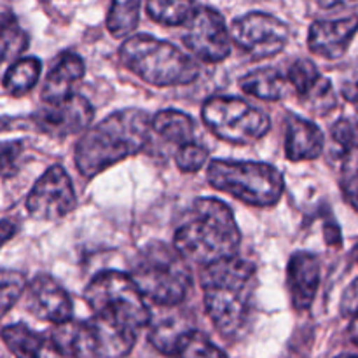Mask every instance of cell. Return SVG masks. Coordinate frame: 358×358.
Wrapping results in <instances>:
<instances>
[{
    "label": "cell",
    "instance_id": "30",
    "mask_svg": "<svg viewBox=\"0 0 358 358\" xmlns=\"http://www.w3.org/2000/svg\"><path fill=\"white\" fill-rule=\"evenodd\" d=\"M341 189L346 201L358 210V145L343 156Z\"/></svg>",
    "mask_w": 358,
    "mask_h": 358
},
{
    "label": "cell",
    "instance_id": "2",
    "mask_svg": "<svg viewBox=\"0 0 358 358\" xmlns=\"http://www.w3.org/2000/svg\"><path fill=\"white\" fill-rule=\"evenodd\" d=\"M206 315L226 338L241 336L252 322L257 290L254 264L240 257L224 259L201 269Z\"/></svg>",
    "mask_w": 358,
    "mask_h": 358
},
{
    "label": "cell",
    "instance_id": "39",
    "mask_svg": "<svg viewBox=\"0 0 358 358\" xmlns=\"http://www.w3.org/2000/svg\"><path fill=\"white\" fill-rule=\"evenodd\" d=\"M343 358H358V357H343Z\"/></svg>",
    "mask_w": 358,
    "mask_h": 358
},
{
    "label": "cell",
    "instance_id": "9",
    "mask_svg": "<svg viewBox=\"0 0 358 358\" xmlns=\"http://www.w3.org/2000/svg\"><path fill=\"white\" fill-rule=\"evenodd\" d=\"M229 31L234 44L247 51L254 59L280 55L290 38L289 24L268 13L245 14L234 20Z\"/></svg>",
    "mask_w": 358,
    "mask_h": 358
},
{
    "label": "cell",
    "instance_id": "13",
    "mask_svg": "<svg viewBox=\"0 0 358 358\" xmlns=\"http://www.w3.org/2000/svg\"><path fill=\"white\" fill-rule=\"evenodd\" d=\"M24 306L37 320L62 325L72 320V301L66 290L49 275H37L27 287Z\"/></svg>",
    "mask_w": 358,
    "mask_h": 358
},
{
    "label": "cell",
    "instance_id": "25",
    "mask_svg": "<svg viewBox=\"0 0 358 358\" xmlns=\"http://www.w3.org/2000/svg\"><path fill=\"white\" fill-rule=\"evenodd\" d=\"M28 35L13 10H0V63L17 62L27 51Z\"/></svg>",
    "mask_w": 358,
    "mask_h": 358
},
{
    "label": "cell",
    "instance_id": "6",
    "mask_svg": "<svg viewBox=\"0 0 358 358\" xmlns=\"http://www.w3.org/2000/svg\"><path fill=\"white\" fill-rule=\"evenodd\" d=\"M119 55L129 72L152 86H185L199 76L198 63L191 56L152 35L138 34L126 38Z\"/></svg>",
    "mask_w": 358,
    "mask_h": 358
},
{
    "label": "cell",
    "instance_id": "34",
    "mask_svg": "<svg viewBox=\"0 0 358 358\" xmlns=\"http://www.w3.org/2000/svg\"><path fill=\"white\" fill-rule=\"evenodd\" d=\"M341 313L345 317H358V278L348 285L341 297Z\"/></svg>",
    "mask_w": 358,
    "mask_h": 358
},
{
    "label": "cell",
    "instance_id": "32",
    "mask_svg": "<svg viewBox=\"0 0 358 358\" xmlns=\"http://www.w3.org/2000/svg\"><path fill=\"white\" fill-rule=\"evenodd\" d=\"M24 154V143L20 140L0 142V177L10 178L20 170Z\"/></svg>",
    "mask_w": 358,
    "mask_h": 358
},
{
    "label": "cell",
    "instance_id": "8",
    "mask_svg": "<svg viewBox=\"0 0 358 358\" xmlns=\"http://www.w3.org/2000/svg\"><path fill=\"white\" fill-rule=\"evenodd\" d=\"M201 117L213 135L236 145L257 142L271 128L266 112L233 96L210 98L203 105Z\"/></svg>",
    "mask_w": 358,
    "mask_h": 358
},
{
    "label": "cell",
    "instance_id": "24",
    "mask_svg": "<svg viewBox=\"0 0 358 358\" xmlns=\"http://www.w3.org/2000/svg\"><path fill=\"white\" fill-rule=\"evenodd\" d=\"M42 63L41 59L28 56V58H20L17 62H13V65L7 69L6 76L2 79V86L9 96L21 98L27 93H30L38 83L41 77Z\"/></svg>",
    "mask_w": 358,
    "mask_h": 358
},
{
    "label": "cell",
    "instance_id": "11",
    "mask_svg": "<svg viewBox=\"0 0 358 358\" xmlns=\"http://www.w3.org/2000/svg\"><path fill=\"white\" fill-rule=\"evenodd\" d=\"M76 191L63 166L48 168L27 196L30 217L42 222H55L76 210Z\"/></svg>",
    "mask_w": 358,
    "mask_h": 358
},
{
    "label": "cell",
    "instance_id": "16",
    "mask_svg": "<svg viewBox=\"0 0 358 358\" xmlns=\"http://www.w3.org/2000/svg\"><path fill=\"white\" fill-rule=\"evenodd\" d=\"M320 259L311 252H296L287 266V287L290 301L297 311H304L313 304L320 287Z\"/></svg>",
    "mask_w": 358,
    "mask_h": 358
},
{
    "label": "cell",
    "instance_id": "33",
    "mask_svg": "<svg viewBox=\"0 0 358 358\" xmlns=\"http://www.w3.org/2000/svg\"><path fill=\"white\" fill-rule=\"evenodd\" d=\"M331 135H332V142H334L336 145L341 147L343 156H345L346 152H350L352 149H355L358 145L357 131L348 119H339V121L332 126Z\"/></svg>",
    "mask_w": 358,
    "mask_h": 358
},
{
    "label": "cell",
    "instance_id": "35",
    "mask_svg": "<svg viewBox=\"0 0 358 358\" xmlns=\"http://www.w3.org/2000/svg\"><path fill=\"white\" fill-rule=\"evenodd\" d=\"M341 91H343V96H345L346 100L358 105V73L357 76H353L352 79L345 80Z\"/></svg>",
    "mask_w": 358,
    "mask_h": 358
},
{
    "label": "cell",
    "instance_id": "36",
    "mask_svg": "<svg viewBox=\"0 0 358 358\" xmlns=\"http://www.w3.org/2000/svg\"><path fill=\"white\" fill-rule=\"evenodd\" d=\"M14 234H16V224L10 222V220H2L0 222V247L6 245Z\"/></svg>",
    "mask_w": 358,
    "mask_h": 358
},
{
    "label": "cell",
    "instance_id": "23",
    "mask_svg": "<svg viewBox=\"0 0 358 358\" xmlns=\"http://www.w3.org/2000/svg\"><path fill=\"white\" fill-rule=\"evenodd\" d=\"M240 87L250 96L275 101L289 91L290 84L287 77L282 76L278 70L266 66V69H257L241 77Z\"/></svg>",
    "mask_w": 358,
    "mask_h": 358
},
{
    "label": "cell",
    "instance_id": "38",
    "mask_svg": "<svg viewBox=\"0 0 358 358\" xmlns=\"http://www.w3.org/2000/svg\"><path fill=\"white\" fill-rule=\"evenodd\" d=\"M353 261L358 264V243L355 245V248H353Z\"/></svg>",
    "mask_w": 358,
    "mask_h": 358
},
{
    "label": "cell",
    "instance_id": "19",
    "mask_svg": "<svg viewBox=\"0 0 358 358\" xmlns=\"http://www.w3.org/2000/svg\"><path fill=\"white\" fill-rule=\"evenodd\" d=\"M2 341L16 358H66L49 339L24 324L9 325L2 331Z\"/></svg>",
    "mask_w": 358,
    "mask_h": 358
},
{
    "label": "cell",
    "instance_id": "18",
    "mask_svg": "<svg viewBox=\"0 0 358 358\" xmlns=\"http://www.w3.org/2000/svg\"><path fill=\"white\" fill-rule=\"evenodd\" d=\"M325 145L324 133L315 122L301 117V115H289L285 128V154L287 159L294 161H311L317 159Z\"/></svg>",
    "mask_w": 358,
    "mask_h": 358
},
{
    "label": "cell",
    "instance_id": "27",
    "mask_svg": "<svg viewBox=\"0 0 358 358\" xmlns=\"http://www.w3.org/2000/svg\"><path fill=\"white\" fill-rule=\"evenodd\" d=\"M196 6L194 2H185V0H178V2H161V0H152L147 3V13H149L150 20L157 21L166 27H184L189 21L191 14L194 13Z\"/></svg>",
    "mask_w": 358,
    "mask_h": 358
},
{
    "label": "cell",
    "instance_id": "5",
    "mask_svg": "<svg viewBox=\"0 0 358 358\" xmlns=\"http://www.w3.org/2000/svg\"><path fill=\"white\" fill-rule=\"evenodd\" d=\"M131 280L145 299L159 308H178L192 292V271L173 245L149 241L136 254Z\"/></svg>",
    "mask_w": 358,
    "mask_h": 358
},
{
    "label": "cell",
    "instance_id": "1",
    "mask_svg": "<svg viewBox=\"0 0 358 358\" xmlns=\"http://www.w3.org/2000/svg\"><path fill=\"white\" fill-rule=\"evenodd\" d=\"M84 301L93 313L87 325L96 358H124L152 320L145 297L124 273H98L87 283Z\"/></svg>",
    "mask_w": 358,
    "mask_h": 358
},
{
    "label": "cell",
    "instance_id": "29",
    "mask_svg": "<svg viewBox=\"0 0 358 358\" xmlns=\"http://www.w3.org/2000/svg\"><path fill=\"white\" fill-rule=\"evenodd\" d=\"M173 358H227L226 353L213 345L205 334L192 331L178 343Z\"/></svg>",
    "mask_w": 358,
    "mask_h": 358
},
{
    "label": "cell",
    "instance_id": "15",
    "mask_svg": "<svg viewBox=\"0 0 358 358\" xmlns=\"http://www.w3.org/2000/svg\"><path fill=\"white\" fill-rule=\"evenodd\" d=\"M358 31V16L339 20L315 21L308 35V45L313 55L327 59H338L348 51L350 42Z\"/></svg>",
    "mask_w": 358,
    "mask_h": 358
},
{
    "label": "cell",
    "instance_id": "20",
    "mask_svg": "<svg viewBox=\"0 0 358 358\" xmlns=\"http://www.w3.org/2000/svg\"><path fill=\"white\" fill-rule=\"evenodd\" d=\"M49 339L66 358H96L94 341L87 322H66L55 325L49 332Z\"/></svg>",
    "mask_w": 358,
    "mask_h": 358
},
{
    "label": "cell",
    "instance_id": "12",
    "mask_svg": "<svg viewBox=\"0 0 358 358\" xmlns=\"http://www.w3.org/2000/svg\"><path fill=\"white\" fill-rule=\"evenodd\" d=\"M94 117V110L90 101L84 96H72L70 100L58 105H44L31 115V122L41 133L55 138L76 135V133L87 131L91 121Z\"/></svg>",
    "mask_w": 358,
    "mask_h": 358
},
{
    "label": "cell",
    "instance_id": "10",
    "mask_svg": "<svg viewBox=\"0 0 358 358\" xmlns=\"http://www.w3.org/2000/svg\"><path fill=\"white\" fill-rule=\"evenodd\" d=\"M184 28L182 41L196 58L206 63H219L229 56L233 38L224 16L217 9L198 3Z\"/></svg>",
    "mask_w": 358,
    "mask_h": 358
},
{
    "label": "cell",
    "instance_id": "17",
    "mask_svg": "<svg viewBox=\"0 0 358 358\" xmlns=\"http://www.w3.org/2000/svg\"><path fill=\"white\" fill-rule=\"evenodd\" d=\"M84 77V62L76 52H65L45 76L41 90L44 105H58L76 96V87Z\"/></svg>",
    "mask_w": 358,
    "mask_h": 358
},
{
    "label": "cell",
    "instance_id": "31",
    "mask_svg": "<svg viewBox=\"0 0 358 358\" xmlns=\"http://www.w3.org/2000/svg\"><path fill=\"white\" fill-rule=\"evenodd\" d=\"M208 150L199 143L191 142L187 145L178 147L177 154H175V163H177L178 170L184 173H194L201 168L206 166L208 163Z\"/></svg>",
    "mask_w": 358,
    "mask_h": 358
},
{
    "label": "cell",
    "instance_id": "14",
    "mask_svg": "<svg viewBox=\"0 0 358 358\" xmlns=\"http://www.w3.org/2000/svg\"><path fill=\"white\" fill-rule=\"evenodd\" d=\"M287 80L301 103L315 114H327L338 105L332 83L322 76L311 59H296L287 73Z\"/></svg>",
    "mask_w": 358,
    "mask_h": 358
},
{
    "label": "cell",
    "instance_id": "3",
    "mask_svg": "<svg viewBox=\"0 0 358 358\" xmlns=\"http://www.w3.org/2000/svg\"><path fill=\"white\" fill-rule=\"evenodd\" d=\"M241 234L233 212L215 198H199L175 231L173 247L187 262L201 268L238 257Z\"/></svg>",
    "mask_w": 358,
    "mask_h": 358
},
{
    "label": "cell",
    "instance_id": "37",
    "mask_svg": "<svg viewBox=\"0 0 358 358\" xmlns=\"http://www.w3.org/2000/svg\"><path fill=\"white\" fill-rule=\"evenodd\" d=\"M348 332H350V338H352V341L355 343V345L358 346V317H355V318H353V320H352V324H350Z\"/></svg>",
    "mask_w": 358,
    "mask_h": 358
},
{
    "label": "cell",
    "instance_id": "7",
    "mask_svg": "<svg viewBox=\"0 0 358 358\" xmlns=\"http://www.w3.org/2000/svg\"><path fill=\"white\" fill-rule=\"evenodd\" d=\"M206 177L213 189L259 208L275 206L285 187L275 166L255 161L215 159L206 168Z\"/></svg>",
    "mask_w": 358,
    "mask_h": 358
},
{
    "label": "cell",
    "instance_id": "22",
    "mask_svg": "<svg viewBox=\"0 0 358 358\" xmlns=\"http://www.w3.org/2000/svg\"><path fill=\"white\" fill-rule=\"evenodd\" d=\"M150 128L152 133L166 142L175 143V145H187L194 142L196 122L192 121L191 115L184 114L180 110H161L150 119Z\"/></svg>",
    "mask_w": 358,
    "mask_h": 358
},
{
    "label": "cell",
    "instance_id": "40",
    "mask_svg": "<svg viewBox=\"0 0 358 358\" xmlns=\"http://www.w3.org/2000/svg\"><path fill=\"white\" fill-rule=\"evenodd\" d=\"M357 107H358V105H357Z\"/></svg>",
    "mask_w": 358,
    "mask_h": 358
},
{
    "label": "cell",
    "instance_id": "4",
    "mask_svg": "<svg viewBox=\"0 0 358 358\" xmlns=\"http://www.w3.org/2000/svg\"><path fill=\"white\" fill-rule=\"evenodd\" d=\"M150 119L143 110L126 108L91 126L76 143L73 161L80 175L96 177L126 157L142 152L150 140Z\"/></svg>",
    "mask_w": 358,
    "mask_h": 358
},
{
    "label": "cell",
    "instance_id": "28",
    "mask_svg": "<svg viewBox=\"0 0 358 358\" xmlns=\"http://www.w3.org/2000/svg\"><path fill=\"white\" fill-rule=\"evenodd\" d=\"M27 276L16 269H0V320L27 292Z\"/></svg>",
    "mask_w": 358,
    "mask_h": 358
},
{
    "label": "cell",
    "instance_id": "26",
    "mask_svg": "<svg viewBox=\"0 0 358 358\" xmlns=\"http://www.w3.org/2000/svg\"><path fill=\"white\" fill-rule=\"evenodd\" d=\"M140 21V2L126 0V2H114L110 6L107 16V30L112 37H128L136 28Z\"/></svg>",
    "mask_w": 358,
    "mask_h": 358
},
{
    "label": "cell",
    "instance_id": "21",
    "mask_svg": "<svg viewBox=\"0 0 358 358\" xmlns=\"http://www.w3.org/2000/svg\"><path fill=\"white\" fill-rule=\"evenodd\" d=\"M192 331H194V327H192L191 317L182 313V311H177V308H171V313L154 322L149 332V341L161 353H166L171 357L177 350L178 343Z\"/></svg>",
    "mask_w": 358,
    "mask_h": 358
}]
</instances>
